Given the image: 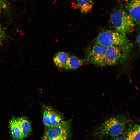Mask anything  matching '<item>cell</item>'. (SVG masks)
Here are the masks:
<instances>
[{"instance_id":"cell-11","label":"cell","mask_w":140,"mask_h":140,"mask_svg":"<svg viewBox=\"0 0 140 140\" xmlns=\"http://www.w3.org/2000/svg\"><path fill=\"white\" fill-rule=\"evenodd\" d=\"M127 140H140V124H136L129 128L124 136Z\"/></svg>"},{"instance_id":"cell-7","label":"cell","mask_w":140,"mask_h":140,"mask_svg":"<svg viewBox=\"0 0 140 140\" xmlns=\"http://www.w3.org/2000/svg\"><path fill=\"white\" fill-rule=\"evenodd\" d=\"M119 47L111 46L107 47L104 60V66L114 65L121 59L123 54Z\"/></svg>"},{"instance_id":"cell-5","label":"cell","mask_w":140,"mask_h":140,"mask_svg":"<svg viewBox=\"0 0 140 140\" xmlns=\"http://www.w3.org/2000/svg\"><path fill=\"white\" fill-rule=\"evenodd\" d=\"M107 47L102 45L96 43L87 52V61L97 65L104 66V60Z\"/></svg>"},{"instance_id":"cell-12","label":"cell","mask_w":140,"mask_h":140,"mask_svg":"<svg viewBox=\"0 0 140 140\" xmlns=\"http://www.w3.org/2000/svg\"><path fill=\"white\" fill-rule=\"evenodd\" d=\"M19 124L22 133L23 138L26 137L31 132V127L30 123L26 117L18 118Z\"/></svg>"},{"instance_id":"cell-16","label":"cell","mask_w":140,"mask_h":140,"mask_svg":"<svg viewBox=\"0 0 140 140\" xmlns=\"http://www.w3.org/2000/svg\"><path fill=\"white\" fill-rule=\"evenodd\" d=\"M6 38L5 32L0 23V45L5 40Z\"/></svg>"},{"instance_id":"cell-8","label":"cell","mask_w":140,"mask_h":140,"mask_svg":"<svg viewBox=\"0 0 140 140\" xmlns=\"http://www.w3.org/2000/svg\"><path fill=\"white\" fill-rule=\"evenodd\" d=\"M9 125L11 133L14 139L15 140H21L23 139L18 118H12L10 121Z\"/></svg>"},{"instance_id":"cell-18","label":"cell","mask_w":140,"mask_h":140,"mask_svg":"<svg viewBox=\"0 0 140 140\" xmlns=\"http://www.w3.org/2000/svg\"><path fill=\"white\" fill-rule=\"evenodd\" d=\"M110 140H127L124 137L118 136L113 137Z\"/></svg>"},{"instance_id":"cell-14","label":"cell","mask_w":140,"mask_h":140,"mask_svg":"<svg viewBox=\"0 0 140 140\" xmlns=\"http://www.w3.org/2000/svg\"><path fill=\"white\" fill-rule=\"evenodd\" d=\"M51 121L52 126L58 125L63 123L65 121L58 113L50 107Z\"/></svg>"},{"instance_id":"cell-1","label":"cell","mask_w":140,"mask_h":140,"mask_svg":"<svg viewBox=\"0 0 140 140\" xmlns=\"http://www.w3.org/2000/svg\"><path fill=\"white\" fill-rule=\"evenodd\" d=\"M95 43L107 47L114 46L120 48L124 56H127L131 50L132 45L124 35L114 30H106L99 34Z\"/></svg>"},{"instance_id":"cell-9","label":"cell","mask_w":140,"mask_h":140,"mask_svg":"<svg viewBox=\"0 0 140 140\" xmlns=\"http://www.w3.org/2000/svg\"><path fill=\"white\" fill-rule=\"evenodd\" d=\"M85 62V60L79 58L74 55L70 54L64 69L66 70L76 69L83 65Z\"/></svg>"},{"instance_id":"cell-10","label":"cell","mask_w":140,"mask_h":140,"mask_svg":"<svg viewBox=\"0 0 140 140\" xmlns=\"http://www.w3.org/2000/svg\"><path fill=\"white\" fill-rule=\"evenodd\" d=\"M93 5V0H76L75 8L81 12L86 13L91 10Z\"/></svg>"},{"instance_id":"cell-4","label":"cell","mask_w":140,"mask_h":140,"mask_svg":"<svg viewBox=\"0 0 140 140\" xmlns=\"http://www.w3.org/2000/svg\"><path fill=\"white\" fill-rule=\"evenodd\" d=\"M69 129V123L65 121L61 124L48 128L45 135L50 140H67Z\"/></svg>"},{"instance_id":"cell-17","label":"cell","mask_w":140,"mask_h":140,"mask_svg":"<svg viewBox=\"0 0 140 140\" xmlns=\"http://www.w3.org/2000/svg\"><path fill=\"white\" fill-rule=\"evenodd\" d=\"M136 41L138 47V51L140 53V30L137 36Z\"/></svg>"},{"instance_id":"cell-2","label":"cell","mask_w":140,"mask_h":140,"mask_svg":"<svg viewBox=\"0 0 140 140\" xmlns=\"http://www.w3.org/2000/svg\"><path fill=\"white\" fill-rule=\"evenodd\" d=\"M128 122L127 118L124 115L110 118L100 125L97 129V134L101 137L119 136L124 131Z\"/></svg>"},{"instance_id":"cell-13","label":"cell","mask_w":140,"mask_h":140,"mask_svg":"<svg viewBox=\"0 0 140 140\" xmlns=\"http://www.w3.org/2000/svg\"><path fill=\"white\" fill-rule=\"evenodd\" d=\"M70 54L63 52H59L55 55L53 61L55 65L64 69L66 66Z\"/></svg>"},{"instance_id":"cell-3","label":"cell","mask_w":140,"mask_h":140,"mask_svg":"<svg viewBox=\"0 0 140 140\" xmlns=\"http://www.w3.org/2000/svg\"><path fill=\"white\" fill-rule=\"evenodd\" d=\"M110 20L115 30L126 36L132 31L136 25L125 10L121 7L113 12Z\"/></svg>"},{"instance_id":"cell-6","label":"cell","mask_w":140,"mask_h":140,"mask_svg":"<svg viewBox=\"0 0 140 140\" xmlns=\"http://www.w3.org/2000/svg\"><path fill=\"white\" fill-rule=\"evenodd\" d=\"M125 9L136 25H140V0H126Z\"/></svg>"},{"instance_id":"cell-15","label":"cell","mask_w":140,"mask_h":140,"mask_svg":"<svg viewBox=\"0 0 140 140\" xmlns=\"http://www.w3.org/2000/svg\"><path fill=\"white\" fill-rule=\"evenodd\" d=\"M43 121L44 125L48 128L51 126L50 117V107H45L43 113Z\"/></svg>"},{"instance_id":"cell-19","label":"cell","mask_w":140,"mask_h":140,"mask_svg":"<svg viewBox=\"0 0 140 140\" xmlns=\"http://www.w3.org/2000/svg\"><path fill=\"white\" fill-rule=\"evenodd\" d=\"M42 140H50L45 135L43 138Z\"/></svg>"}]
</instances>
